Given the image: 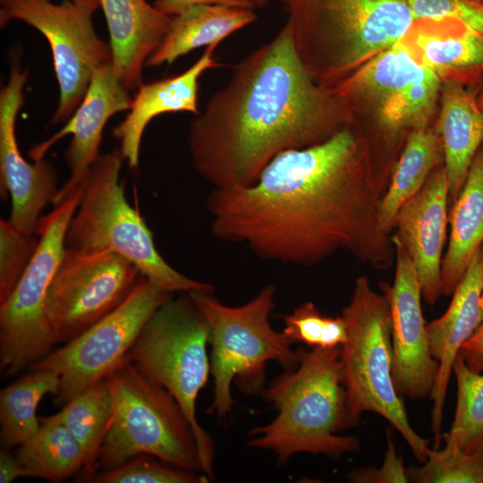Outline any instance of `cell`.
I'll use <instances>...</instances> for the list:
<instances>
[{"label":"cell","instance_id":"obj_26","mask_svg":"<svg viewBox=\"0 0 483 483\" xmlns=\"http://www.w3.org/2000/svg\"><path fill=\"white\" fill-rule=\"evenodd\" d=\"M442 162L444 150L436 130L428 126L409 131L379 206L378 221L383 230L390 233L397 211L419 191Z\"/></svg>","mask_w":483,"mask_h":483},{"label":"cell","instance_id":"obj_8","mask_svg":"<svg viewBox=\"0 0 483 483\" xmlns=\"http://www.w3.org/2000/svg\"><path fill=\"white\" fill-rule=\"evenodd\" d=\"M208 322L187 292L161 305L146 322L129 356L150 381L177 401L194 431L202 473L214 479L215 444L199 425L196 401L210 374Z\"/></svg>","mask_w":483,"mask_h":483},{"label":"cell","instance_id":"obj_2","mask_svg":"<svg viewBox=\"0 0 483 483\" xmlns=\"http://www.w3.org/2000/svg\"><path fill=\"white\" fill-rule=\"evenodd\" d=\"M351 123L346 101L305 67L287 21L233 67L191 123L188 146L194 168L214 188L242 187L279 153L321 143Z\"/></svg>","mask_w":483,"mask_h":483},{"label":"cell","instance_id":"obj_28","mask_svg":"<svg viewBox=\"0 0 483 483\" xmlns=\"http://www.w3.org/2000/svg\"><path fill=\"white\" fill-rule=\"evenodd\" d=\"M30 370L0 392V442L5 449L22 445L39 430L38 405L45 394L59 391L57 373Z\"/></svg>","mask_w":483,"mask_h":483},{"label":"cell","instance_id":"obj_36","mask_svg":"<svg viewBox=\"0 0 483 483\" xmlns=\"http://www.w3.org/2000/svg\"><path fill=\"white\" fill-rule=\"evenodd\" d=\"M386 451L384 462L377 468H359L350 471L346 479L351 482L358 483H405L410 482L407 468L402 460L397 455L392 431L386 432Z\"/></svg>","mask_w":483,"mask_h":483},{"label":"cell","instance_id":"obj_9","mask_svg":"<svg viewBox=\"0 0 483 483\" xmlns=\"http://www.w3.org/2000/svg\"><path fill=\"white\" fill-rule=\"evenodd\" d=\"M208 325L210 374L214 394L210 413L225 419L232 411V383L249 392L258 391L264 383L265 365L278 362L286 371L299 363V353L291 349L281 332L269 322L275 289L265 286L254 298L240 306L219 301L213 292H187Z\"/></svg>","mask_w":483,"mask_h":483},{"label":"cell","instance_id":"obj_17","mask_svg":"<svg viewBox=\"0 0 483 483\" xmlns=\"http://www.w3.org/2000/svg\"><path fill=\"white\" fill-rule=\"evenodd\" d=\"M131 99L110 61L94 72L81 103L63 128L29 150V157L33 161L43 159L59 140L72 135L64 151L70 177L59 189L52 202L54 206L87 179L100 157L99 148L107 121L114 114L129 110Z\"/></svg>","mask_w":483,"mask_h":483},{"label":"cell","instance_id":"obj_32","mask_svg":"<svg viewBox=\"0 0 483 483\" xmlns=\"http://www.w3.org/2000/svg\"><path fill=\"white\" fill-rule=\"evenodd\" d=\"M282 335L287 343H305L312 348L340 347L347 338L343 318L321 314L313 302H304L292 313L282 316Z\"/></svg>","mask_w":483,"mask_h":483},{"label":"cell","instance_id":"obj_10","mask_svg":"<svg viewBox=\"0 0 483 483\" xmlns=\"http://www.w3.org/2000/svg\"><path fill=\"white\" fill-rule=\"evenodd\" d=\"M85 181L36 229L38 243L11 294L0 304V370L11 377L47 355L55 343L46 316L47 292L65 250V234Z\"/></svg>","mask_w":483,"mask_h":483},{"label":"cell","instance_id":"obj_4","mask_svg":"<svg viewBox=\"0 0 483 483\" xmlns=\"http://www.w3.org/2000/svg\"><path fill=\"white\" fill-rule=\"evenodd\" d=\"M278 1L302 63L327 86L399 42L415 21L407 0Z\"/></svg>","mask_w":483,"mask_h":483},{"label":"cell","instance_id":"obj_22","mask_svg":"<svg viewBox=\"0 0 483 483\" xmlns=\"http://www.w3.org/2000/svg\"><path fill=\"white\" fill-rule=\"evenodd\" d=\"M109 33L113 67L128 89L142 82V69L162 43L172 16L146 0H98Z\"/></svg>","mask_w":483,"mask_h":483},{"label":"cell","instance_id":"obj_21","mask_svg":"<svg viewBox=\"0 0 483 483\" xmlns=\"http://www.w3.org/2000/svg\"><path fill=\"white\" fill-rule=\"evenodd\" d=\"M400 42L441 80L483 78V32L452 18L415 20Z\"/></svg>","mask_w":483,"mask_h":483},{"label":"cell","instance_id":"obj_23","mask_svg":"<svg viewBox=\"0 0 483 483\" xmlns=\"http://www.w3.org/2000/svg\"><path fill=\"white\" fill-rule=\"evenodd\" d=\"M436 131L444 150V166L449 184V200L460 193L472 160L483 144V109L468 86L443 80Z\"/></svg>","mask_w":483,"mask_h":483},{"label":"cell","instance_id":"obj_38","mask_svg":"<svg viewBox=\"0 0 483 483\" xmlns=\"http://www.w3.org/2000/svg\"><path fill=\"white\" fill-rule=\"evenodd\" d=\"M459 354L470 370L483 373V321L462 345Z\"/></svg>","mask_w":483,"mask_h":483},{"label":"cell","instance_id":"obj_30","mask_svg":"<svg viewBox=\"0 0 483 483\" xmlns=\"http://www.w3.org/2000/svg\"><path fill=\"white\" fill-rule=\"evenodd\" d=\"M456 408L445 445L483 456V373L470 370L460 354L453 364Z\"/></svg>","mask_w":483,"mask_h":483},{"label":"cell","instance_id":"obj_31","mask_svg":"<svg viewBox=\"0 0 483 483\" xmlns=\"http://www.w3.org/2000/svg\"><path fill=\"white\" fill-rule=\"evenodd\" d=\"M407 472L415 483H483V456L445 445L429 449L422 465L410 466Z\"/></svg>","mask_w":483,"mask_h":483},{"label":"cell","instance_id":"obj_27","mask_svg":"<svg viewBox=\"0 0 483 483\" xmlns=\"http://www.w3.org/2000/svg\"><path fill=\"white\" fill-rule=\"evenodd\" d=\"M113 415V400L106 377L74 396L57 413L45 419L64 425L80 445L84 466L76 481L87 482L94 473Z\"/></svg>","mask_w":483,"mask_h":483},{"label":"cell","instance_id":"obj_42","mask_svg":"<svg viewBox=\"0 0 483 483\" xmlns=\"http://www.w3.org/2000/svg\"><path fill=\"white\" fill-rule=\"evenodd\" d=\"M477 1L483 2V0H477Z\"/></svg>","mask_w":483,"mask_h":483},{"label":"cell","instance_id":"obj_20","mask_svg":"<svg viewBox=\"0 0 483 483\" xmlns=\"http://www.w3.org/2000/svg\"><path fill=\"white\" fill-rule=\"evenodd\" d=\"M218 45L207 47L203 55L183 72L142 83L131 99L125 118L113 130L119 149L131 170L139 166L142 135L149 122L165 113L199 114V78L208 69L221 66L214 57Z\"/></svg>","mask_w":483,"mask_h":483},{"label":"cell","instance_id":"obj_6","mask_svg":"<svg viewBox=\"0 0 483 483\" xmlns=\"http://www.w3.org/2000/svg\"><path fill=\"white\" fill-rule=\"evenodd\" d=\"M342 317L347 338L340 346L339 364L352 425L358 423L364 412L382 416L423 463L430 440L420 436L411 427L402 397L393 382L392 319L387 297L373 290L366 276H360Z\"/></svg>","mask_w":483,"mask_h":483},{"label":"cell","instance_id":"obj_24","mask_svg":"<svg viewBox=\"0 0 483 483\" xmlns=\"http://www.w3.org/2000/svg\"><path fill=\"white\" fill-rule=\"evenodd\" d=\"M450 238L441 267L442 294L450 296L483 245V144L449 214Z\"/></svg>","mask_w":483,"mask_h":483},{"label":"cell","instance_id":"obj_35","mask_svg":"<svg viewBox=\"0 0 483 483\" xmlns=\"http://www.w3.org/2000/svg\"><path fill=\"white\" fill-rule=\"evenodd\" d=\"M414 20L452 18L483 32V2L477 0H407Z\"/></svg>","mask_w":483,"mask_h":483},{"label":"cell","instance_id":"obj_39","mask_svg":"<svg viewBox=\"0 0 483 483\" xmlns=\"http://www.w3.org/2000/svg\"><path fill=\"white\" fill-rule=\"evenodd\" d=\"M21 477H27V474L15 454L11 453L8 449H2L0 452V483H11Z\"/></svg>","mask_w":483,"mask_h":483},{"label":"cell","instance_id":"obj_16","mask_svg":"<svg viewBox=\"0 0 483 483\" xmlns=\"http://www.w3.org/2000/svg\"><path fill=\"white\" fill-rule=\"evenodd\" d=\"M28 71L17 63L0 91V186L2 199L11 198L9 220L19 230L35 233L40 213L52 203L58 189L55 165L45 158L29 163L21 155L15 133L16 117L23 104Z\"/></svg>","mask_w":483,"mask_h":483},{"label":"cell","instance_id":"obj_19","mask_svg":"<svg viewBox=\"0 0 483 483\" xmlns=\"http://www.w3.org/2000/svg\"><path fill=\"white\" fill-rule=\"evenodd\" d=\"M483 321V245L474 254L452 294L446 311L427 325L430 350L438 361V373L430 394L433 401L431 427L435 446L443 439L441 427L448 383L462 345Z\"/></svg>","mask_w":483,"mask_h":483},{"label":"cell","instance_id":"obj_15","mask_svg":"<svg viewBox=\"0 0 483 483\" xmlns=\"http://www.w3.org/2000/svg\"><path fill=\"white\" fill-rule=\"evenodd\" d=\"M392 240L395 250L394 281L393 286H381L391 310L392 377L400 396L420 400L430 396L439 364L431 353L413 261L394 234Z\"/></svg>","mask_w":483,"mask_h":483},{"label":"cell","instance_id":"obj_13","mask_svg":"<svg viewBox=\"0 0 483 483\" xmlns=\"http://www.w3.org/2000/svg\"><path fill=\"white\" fill-rule=\"evenodd\" d=\"M442 80L399 41L338 83L335 91L351 110L371 109L387 134L428 126Z\"/></svg>","mask_w":483,"mask_h":483},{"label":"cell","instance_id":"obj_18","mask_svg":"<svg viewBox=\"0 0 483 483\" xmlns=\"http://www.w3.org/2000/svg\"><path fill=\"white\" fill-rule=\"evenodd\" d=\"M449 201L447 174L444 165H440L419 191L400 208L393 224L394 235L413 261L422 299L429 305L442 295V254Z\"/></svg>","mask_w":483,"mask_h":483},{"label":"cell","instance_id":"obj_3","mask_svg":"<svg viewBox=\"0 0 483 483\" xmlns=\"http://www.w3.org/2000/svg\"><path fill=\"white\" fill-rule=\"evenodd\" d=\"M340 347L299 349V363L263 393L277 415L253 428L248 445L274 453L285 464L300 453L338 458L360 450V441L338 433L353 426L339 364Z\"/></svg>","mask_w":483,"mask_h":483},{"label":"cell","instance_id":"obj_41","mask_svg":"<svg viewBox=\"0 0 483 483\" xmlns=\"http://www.w3.org/2000/svg\"><path fill=\"white\" fill-rule=\"evenodd\" d=\"M478 103L481 109H483V89L478 95Z\"/></svg>","mask_w":483,"mask_h":483},{"label":"cell","instance_id":"obj_7","mask_svg":"<svg viewBox=\"0 0 483 483\" xmlns=\"http://www.w3.org/2000/svg\"><path fill=\"white\" fill-rule=\"evenodd\" d=\"M124 158L119 148L100 155L85 181L80 204L65 234V248L109 250L135 265L141 275L172 292H213L210 284L186 276L160 255L153 233L128 202L120 182Z\"/></svg>","mask_w":483,"mask_h":483},{"label":"cell","instance_id":"obj_5","mask_svg":"<svg viewBox=\"0 0 483 483\" xmlns=\"http://www.w3.org/2000/svg\"><path fill=\"white\" fill-rule=\"evenodd\" d=\"M106 378L113 415L92 477L141 453L202 473L194 431L166 389L147 378L129 354Z\"/></svg>","mask_w":483,"mask_h":483},{"label":"cell","instance_id":"obj_43","mask_svg":"<svg viewBox=\"0 0 483 483\" xmlns=\"http://www.w3.org/2000/svg\"><path fill=\"white\" fill-rule=\"evenodd\" d=\"M71 1H76V0H71Z\"/></svg>","mask_w":483,"mask_h":483},{"label":"cell","instance_id":"obj_37","mask_svg":"<svg viewBox=\"0 0 483 483\" xmlns=\"http://www.w3.org/2000/svg\"><path fill=\"white\" fill-rule=\"evenodd\" d=\"M199 4L221 5L226 7L254 10L252 0H155L154 5L161 12L174 16L182 11Z\"/></svg>","mask_w":483,"mask_h":483},{"label":"cell","instance_id":"obj_34","mask_svg":"<svg viewBox=\"0 0 483 483\" xmlns=\"http://www.w3.org/2000/svg\"><path fill=\"white\" fill-rule=\"evenodd\" d=\"M34 233L16 228L9 219L0 220V304L11 294L38 240Z\"/></svg>","mask_w":483,"mask_h":483},{"label":"cell","instance_id":"obj_1","mask_svg":"<svg viewBox=\"0 0 483 483\" xmlns=\"http://www.w3.org/2000/svg\"><path fill=\"white\" fill-rule=\"evenodd\" d=\"M389 182L349 124L321 143L279 153L250 185L214 188L206 206L215 237L260 258L306 267L347 251L387 269L395 250L378 210Z\"/></svg>","mask_w":483,"mask_h":483},{"label":"cell","instance_id":"obj_29","mask_svg":"<svg viewBox=\"0 0 483 483\" xmlns=\"http://www.w3.org/2000/svg\"><path fill=\"white\" fill-rule=\"evenodd\" d=\"M39 430L14 453L27 477L62 482L84 466L82 450L62 424L38 417Z\"/></svg>","mask_w":483,"mask_h":483},{"label":"cell","instance_id":"obj_25","mask_svg":"<svg viewBox=\"0 0 483 483\" xmlns=\"http://www.w3.org/2000/svg\"><path fill=\"white\" fill-rule=\"evenodd\" d=\"M256 19L254 10L208 4L190 7L172 16L162 43L146 64L149 67L171 64L193 49L219 45Z\"/></svg>","mask_w":483,"mask_h":483},{"label":"cell","instance_id":"obj_12","mask_svg":"<svg viewBox=\"0 0 483 483\" xmlns=\"http://www.w3.org/2000/svg\"><path fill=\"white\" fill-rule=\"evenodd\" d=\"M174 296L141 275L129 296L112 312L73 340L33 363L30 369L59 375V403L65 404L106 377L128 356L140 330L165 301Z\"/></svg>","mask_w":483,"mask_h":483},{"label":"cell","instance_id":"obj_11","mask_svg":"<svg viewBox=\"0 0 483 483\" xmlns=\"http://www.w3.org/2000/svg\"><path fill=\"white\" fill-rule=\"evenodd\" d=\"M98 0H1L0 24L20 20L48 41L59 85V103L51 119L65 123L81 103L97 68L112 59L110 46L96 33Z\"/></svg>","mask_w":483,"mask_h":483},{"label":"cell","instance_id":"obj_33","mask_svg":"<svg viewBox=\"0 0 483 483\" xmlns=\"http://www.w3.org/2000/svg\"><path fill=\"white\" fill-rule=\"evenodd\" d=\"M210 481L201 472L168 464L150 454L141 453L122 465L101 471L89 483H204Z\"/></svg>","mask_w":483,"mask_h":483},{"label":"cell","instance_id":"obj_14","mask_svg":"<svg viewBox=\"0 0 483 483\" xmlns=\"http://www.w3.org/2000/svg\"><path fill=\"white\" fill-rule=\"evenodd\" d=\"M141 275L115 252L65 248L45 308L55 343H67L112 312Z\"/></svg>","mask_w":483,"mask_h":483},{"label":"cell","instance_id":"obj_40","mask_svg":"<svg viewBox=\"0 0 483 483\" xmlns=\"http://www.w3.org/2000/svg\"><path fill=\"white\" fill-rule=\"evenodd\" d=\"M256 7H264L267 4L268 0H252Z\"/></svg>","mask_w":483,"mask_h":483}]
</instances>
